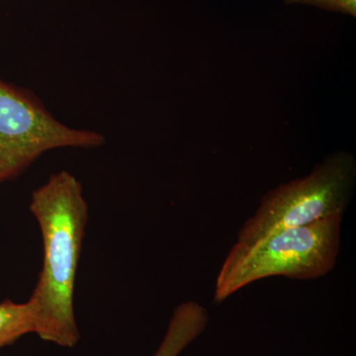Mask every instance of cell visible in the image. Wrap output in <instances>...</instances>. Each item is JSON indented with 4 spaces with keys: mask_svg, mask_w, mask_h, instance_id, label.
<instances>
[{
    "mask_svg": "<svg viewBox=\"0 0 356 356\" xmlns=\"http://www.w3.org/2000/svg\"><path fill=\"white\" fill-rule=\"evenodd\" d=\"M30 211L43 241V264L28 300L35 334L62 348H74L81 339L74 290L88 220L83 185L69 172L54 173L33 191Z\"/></svg>",
    "mask_w": 356,
    "mask_h": 356,
    "instance_id": "obj_1",
    "label": "cell"
},
{
    "mask_svg": "<svg viewBox=\"0 0 356 356\" xmlns=\"http://www.w3.org/2000/svg\"><path fill=\"white\" fill-rule=\"evenodd\" d=\"M207 318L197 307L182 303L173 313L168 331L154 356H178L205 329Z\"/></svg>",
    "mask_w": 356,
    "mask_h": 356,
    "instance_id": "obj_5",
    "label": "cell"
},
{
    "mask_svg": "<svg viewBox=\"0 0 356 356\" xmlns=\"http://www.w3.org/2000/svg\"><path fill=\"white\" fill-rule=\"evenodd\" d=\"M288 4H306L336 11V13L348 14L355 17L356 0H285Z\"/></svg>",
    "mask_w": 356,
    "mask_h": 356,
    "instance_id": "obj_7",
    "label": "cell"
},
{
    "mask_svg": "<svg viewBox=\"0 0 356 356\" xmlns=\"http://www.w3.org/2000/svg\"><path fill=\"white\" fill-rule=\"evenodd\" d=\"M104 143L100 133L60 123L31 91L0 79V184L19 177L51 149Z\"/></svg>",
    "mask_w": 356,
    "mask_h": 356,
    "instance_id": "obj_4",
    "label": "cell"
},
{
    "mask_svg": "<svg viewBox=\"0 0 356 356\" xmlns=\"http://www.w3.org/2000/svg\"><path fill=\"white\" fill-rule=\"evenodd\" d=\"M355 177L353 156L334 154L306 177L269 191L257 212L241 228L236 243L252 245L274 232L343 217L353 195Z\"/></svg>",
    "mask_w": 356,
    "mask_h": 356,
    "instance_id": "obj_3",
    "label": "cell"
},
{
    "mask_svg": "<svg viewBox=\"0 0 356 356\" xmlns=\"http://www.w3.org/2000/svg\"><path fill=\"white\" fill-rule=\"evenodd\" d=\"M35 334V318L31 304L0 302V348L10 346L25 334Z\"/></svg>",
    "mask_w": 356,
    "mask_h": 356,
    "instance_id": "obj_6",
    "label": "cell"
},
{
    "mask_svg": "<svg viewBox=\"0 0 356 356\" xmlns=\"http://www.w3.org/2000/svg\"><path fill=\"white\" fill-rule=\"evenodd\" d=\"M341 221L343 217L329 218L274 232L252 245L236 243L218 273L215 302L273 276L309 280L327 275L339 257Z\"/></svg>",
    "mask_w": 356,
    "mask_h": 356,
    "instance_id": "obj_2",
    "label": "cell"
}]
</instances>
